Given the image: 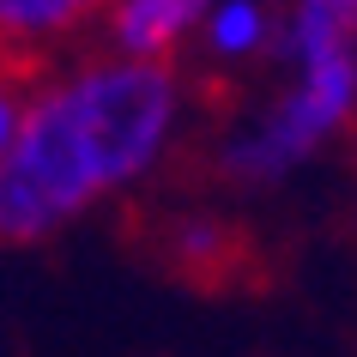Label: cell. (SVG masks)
<instances>
[{"mask_svg": "<svg viewBox=\"0 0 357 357\" xmlns=\"http://www.w3.org/2000/svg\"><path fill=\"white\" fill-rule=\"evenodd\" d=\"M169 261L182 266L188 279H225L236 261V230L218 212H182L169 225Z\"/></svg>", "mask_w": 357, "mask_h": 357, "instance_id": "8992f818", "label": "cell"}, {"mask_svg": "<svg viewBox=\"0 0 357 357\" xmlns=\"http://www.w3.org/2000/svg\"><path fill=\"white\" fill-rule=\"evenodd\" d=\"M200 19H206V0H103L97 6L103 55L164 61V67H176V55L194 49Z\"/></svg>", "mask_w": 357, "mask_h": 357, "instance_id": "3957f363", "label": "cell"}, {"mask_svg": "<svg viewBox=\"0 0 357 357\" xmlns=\"http://www.w3.org/2000/svg\"><path fill=\"white\" fill-rule=\"evenodd\" d=\"M24 97H31V91H24L19 79L0 73V151L13 146V128H19V115H24Z\"/></svg>", "mask_w": 357, "mask_h": 357, "instance_id": "52a82bcc", "label": "cell"}, {"mask_svg": "<svg viewBox=\"0 0 357 357\" xmlns=\"http://www.w3.org/2000/svg\"><path fill=\"white\" fill-rule=\"evenodd\" d=\"M97 6L103 0H0V49H19V55L61 49L85 24H97Z\"/></svg>", "mask_w": 357, "mask_h": 357, "instance_id": "5b68a950", "label": "cell"}, {"mask_svg": "<svg viewBox=\"0 0 357 357\" xmlns=\"http://www.w3.org/2000/svg\"><path fill=\"white\" fill-rule=\"evenodd\" d=\"M273 37H279V0H206V19L194 31V43L218 67L273 61Z\"/></svg>", "mask_w": 357, "mask_h": 357, "instance_id": "277c9868", "label": "cell"}, {"mask_svg": "<svg viewBox=\"0 0 357 357\" xmlns=\"http://www.w3.org/2000/svg\"><path fill=\"white\" fill-rule=\"evenodd\" d=\"M182 121L188 85L164 61L85 55L37 85L0 151V248L55 243L103 200L151 182Z\"/></svg>", "mask_w": 357, "mask_h": 357, "instance_id": "6da1fadb", "label": "cell"}, {"mask_svg": "<svg viewBox=\"0 0 357 357\" xmlns=\"http://www.w3.org/2000/svg\"><path fill=\"white\" fill-rule=\"evenodd\" d=\"M351 109H357V55L284 67V85L248 121H236L230 139L218 146V176L248 194L284 188L351 128Z\"/></svg>", "mask_w": 357, "mask_h": 357, "instance_id": "7a4b0ae2", "label": "cell"}]
</instances>
